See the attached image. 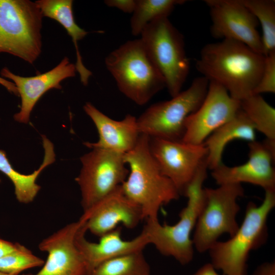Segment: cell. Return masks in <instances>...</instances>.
<instances>
[{
  "instance_id": "cell-13",
  "label": "cell",
  "mask_w": 275,
  "mask_h": 275,
  "mask_svg": "<svg viewBox=\"0 0 275 275\" xmlns=\"http://www.w3.org/2000/svg\"><path fill=\"white\" fill-rule=\"evenodd\" d=\"M240 109V101L232 98L219 84L209 81L200 107L184 122L182 141L200 145L216 129L232 119Z\"/></svg>"
},
{
  "instance_id": "cell-20",
  "label": "cell",
  "mask_w": 275,
  "mask_h": 275,
  "mask_svg": "<svg viewBox=\"0 0 275 275\" xmlns=\"http://www.w3.org/2000/svg\"><path fill=\"white\" fill-rule=\"evenodd\" d=\"M255 130L252 122L240 109L232 119L216 129L204 142L208 150L206 161L208 169L212 170L223 163V151L231 141L239 139L249 143L255 141Z\"/></svg>"
},
{
  "instance_id": "cell-35",
  "label": "cell",
  "mask_w": 275,
  "mask_h": 275,
  "mask_svg": "<svg viewBox=\"0 0 275 275\" xmlns=\"http://www.w3.org/2000/svg\"><path fill=\"white\" fill-rule=\"evenodd\" d=\"M0 182H1V180H0Z\"/></svg>"
},
{
  "instance_id": "cell-2",
  "label": "cell",
  "mask_w": 275,
  "mask_h": 275,
  "mask_svg": "<svg viewBox=\"0 0 275 275\" xmlns=\"http://www.w3.org/2000/svg\"><path fill=\"white\" fill-rule=\"evenodd\" d=\"M149 140L148 135L141 134L136 146L124 154L129 173L121 185L125 196L141 207L145 220L158 219L161 207L180 196L152 156Z\"/></svg>"
},
{
  "instance_id": "cell-21",
  "label": "cell",
  "mask_w": 275,
  "mask_h": 275,
  "mask_svg": "<svg viewBox=\"0 0 275 275\" xmlns=\"http://www.w3.org/2000/svg\"><path fill=\"white\" fill-rule=\"evenodd\" d=\"M40 8L43 16L54 19L60 23L72 38L76 50V71L79 74L80 81L84 86L88 84L92 72L84 66L78 49L77 42L88 33L75 22L72 0H38L35 2Z\"/></svg>"
},
{
  "instance_id": "cell-30",
  "label": "cell",
  "mask_w": 275,
  "mask_h": 275,
  "mask_svg": "<svg viewBox=\"0 0 275 275\" xmlns=\"http://www.w3.org/2000/svg\"><path fill=\"white\" fill-rule=\"evenodd\" d=\"M252 275H275V263L265 262L259 265Z\"/></svg>"
},
{
  "instance_id": "cell-25",
  "label": "cell",
  "mask_w": 275,
  "mask_h": 275,
  "mask_svg": "<svg viewBox=\"0 0 275 275\" xmlns=\"http://www.w3.org/2000/svg\"><path fill=\"white\" fill-rule=\"evenodd\" d=\"M150 266L143 251L131 253L106 260L88 275H150Z\"/></svg>"
},
{
  "instance_id": "cell-22",
  "label": "cell",
  "mask_w": 275,
  "mask_h": 275,
  "mask_svg": "<svg viewBox=\"0 0 275 275\" xmlns=\"http://www.w3.org/2000/svg\"><path fill=\"white\" fill-rule=\"evenodd\" d=\"M43 146L45 154L42 163L38 169L30 174L19 173L13 168L5 152L0 150V171L5 174L12 182L17 200L21 203L32 202L40 190L41 187L36 183V180L41 172L55 161V153L52 143L42 135Z\"/></svg>"
},
{
  "instance_id": "cell-1",
  "label": "cell",
  "mask_w": 275,
  "mask_h": 275,
  "mask_svg": "<svg viewBox=\"0 0 275 275\" xmlns=\"http://www.w3.org/2000/svg\"><path fill=\"white\" fill-rule=\"evenodd\" d=\"M264 56L245 44L230 39L205 45L196 68L209 81L223 87L240 101L253 94L264 67Z\"/></svg>"
},
{
  "instance_id": "cell-4",
  "label": "cell",
  "mask_w": 275,
  "mask_h": 275,
  "mask_svg": "<svg viewBox=\"0 0 275 275\" xmlns=\"http://www.w3.org/2000/svg\"><path fill=\"white\" fill-rule=\"evenodd\" d=\"M275 206V191H265L262 203H248L240 226L231 238L216 241L209 250L211 264L223 275H247L250 252L267 240V219Z\"/></svg>"
},
{
  "instance_id": "cell-27",
  "label": "cell",
  "mask_w": 275,
  "mask_h": 275,
  "mask_svg": "<svg viewBox=\"0 0 275 275\" xmlns=\"http://www.w3.org/2000/svg\"><path fill=\"white\" fill-rule=\"evenodd\" d=\"M45 261L18 243L16 248L0 258V271L17 275L25 270L43 266Z\"/></svg>"
},
{
  "instance_id": "cell-3",
  "label": "cell",
  "mask_w": 275,
  "mask_h": 275,
  "mask_svg": "<svg viewBox=\"0 0 275 275\" xmlns=\"http://www.w3.org/2000/svg\"><path fill=\"white\" fill-rule=\"evenodd\" d=\"M206 159L201 164L186 189V206L179 213V220L173 225L161 224L158 219H146L143 230L149 244H152L162 255L173 257L182 265L191 261L194 244L190 234L205 204L203 183L207 177Z\"/></svg>"
},
{
  "instance_id": "cell-10",
  "label": "cell",
  "mask_w": 275,
  "mask_h": 275,
  "mask_svg": "<svg viewBox=\"0 0 275 275\" xmlns=\"http://www.w3.org/2000/svg\"><path fill=\"white\" fill-rule=\"evenodd\" d=\"M92 149L80 157L82 168L75 178L81 191L84 212L120 186L129 173L124 154L100 148Z\"/></svg>"
},
{
  "instance_id": "cell-8",
  "label": "cell",
  "mask_w": 275,
  "mask_h": 275,
  "mask_svg": "<svg viewBox=\"0 0 275 275\" xmlns=\"http://www.w3.org/2000/svg\"><path fill=\"white\" fill-rule=\"evenodd\" d=\"M209 84L205 77H197L187 89L171 99L150 105L137 118L140 133L150 138L181 141L185 119L203 102Z\"/></svg>"
},
{
  "instance_id": "cell-6",
  "label": "cell",
  "mask_w": 275,
  "mask_h": 275,
  "mask_svg": "<svg viewBox=\"0 0 275 275\" xmlns=\"http://www.w3.org/2000/svg\"><path fill=\"white\" fill-rule=\"evenodd\" d=\"M42 18L36 2L0 0V52L33 64L41 52Z\"/></svg>"
},
{
  "instance_id": "cell-24",
  "label": "cell",
  "mask_w": 275,
  "mask_h": 275,
  "mask_svg": "<svg viewBox=\"0 0 275 275\" xmlns=\"http://www.w3.org/2000/svg\"><path fill=\"white\" fill-rule=\"evenodd\" d=\"M185 0H136L130 19L132 34L141 35L145 27L154 20L169 17L175 7L183 4Z\"/></svg>"
},
{
  "instance_id": "cell-14",
  "label": "cell",
  "mask_w": 275,
  "mask_h": 275,
  "mask_svg": "<svg viewBox=\"0 0 275 275\" xmlns=\"http://www.w3.org/2000/svg\"><path fill=\"white\" fill-rule=\"evenodd\" d=\"M248 159L243 164L229 167L223 163L212 170L211 176L218 185L249 183L275 191V141L265 139L248 143Z\"/></svg>"
},
{
  "instance_id": "cell-29",
  "label": "cell",
  "mask_w": 275,
  "mask_h": 275,
  "mask_svg": "<svg viewBox=\"0 0 275 275\" xmlns=\"http://www.w3.org/2000/svg\"><path fill=\"white\" fill-rule=\"evenodd\" d=\"M104 3L109 7H114L122 11L125 13H133L135 5L136 0H106Z\"/></svg>"
},
{
  "instance_id": "cell-9",
  "label": "cell",
  "mask_w": 275,
  "mask_h": 275,
  "mask_svg": "<svg viewBox=\"0 0 275 275\" xmlns=\"http://www.w3.org/2000/svg\"><path fill=\"white\" fill-rule=\"evenodd\" d=\"M205 204L198 217L192 239L199 253H204L223 234L233 236L239 228L236 216L240 210L237 199L244 195L241 184L204 188Z\"/></svg>"
},
{
  "instance_id": "cell-5",
  "label": "cell",
  "mask_w": 275,
  "mask_h": 275,
  "mask_svg": "<svg viewBox=\"0 0 275 275\" xmlns=\"http://www.w3.org/2000/svg\"><path fill=\"white\" fill-rule=\"evenodd\" d=\"M105 64L120 92L138 105H145L166 88L141 39L128 41L111 52Z\"/></svg>"
},
{
  "instance_id": "cell-31",
  "label": "cell",
  "mask_w": 275,
  "mask_h": 275,
  "mask_svg": "<svg viewBox=\"0 0 275 275\" xmlns=\"http://www.w3.org/2000/svg\"><path fill=\"white\" fill-rule=\"evenodd\" d=\"M17 244L0 238V258L15 250Z\"/></svg>"
},
{
  "instance_id": "cell-11",
  "label": "cell",
  "mask_w": 275,
  "mask_h": 275,
  "mask_svg": "<svg viewBox=\"0 0 275 275\" xmlns=\"http://www.w3.org/2000/svg\"><path fill=\"white\" fill-rule=\"evenodd\" d=\"M150 152L162 173L184 195L198 169L206 159L208 150L204 144L196 145L182 141L150 138Z\"/></svg>"
},
{
  "instance_id": "cell-23",
  "label": "cell",
  "mask_w": 275,
  "mask_h": 275,
  "mask_svg": "<svg viewBox=\"0 0 275 275\" xmlns=\"http://www.w3.org/2000/svg\"><path fill=\"white\" fill-rule=\"evenodd\" d=\"M240 103V109L255 130L262 133L266 139L275 141V108L259 94H252Z\"/></svg>"
},
{
  "instance_id": "cell-17",
  "label": "cell",
  "mask_w": 275,
  "mask_h": 275,
  "mask_svg": "<svg viewBox=\"0 0 275 275\" xmlns=\"http://www.w3.org/2000/svg\"><path fill=\"white\" fill-rule=\"evenodd\" d=\"M76 70L75 64L71 63L67 57L51 70L34 76L23 77L16 75L7 68H3L1 74L14 82L21 98L20 111L15 114V121L28 123L31 113L41 97L51 89H61V82L68 77H74Z\"/></svg>"
},
{
  "instance_id": "cell-19",
  "label": "cell",
  "mask_w": 275,
  "mask_h": 275,
  "mask_svg": "<svg viewBox=\"0 0 275 275\" xmlns=\"http://www.w3.org/2000/svg\"><path fill=\"white\" fill-rule=\"evenodd\" d=\"M84 109L94 122L99 134L97 142H85L86 146L125 154L136 146L141 133L135 117L128 114L121 120H115L90 102L85 104Z\"/></svg>"
},
{
  "instance_id": "cell-16",
  "label": "cell",
  "mask_w": 275,
  "mask_h": 275,
  "mask_svg": "<svg viewBox=\"0 0 275 275\" xmlns=\"http://www.w3.org/2000/svg\"><path fill=\"white\" fill-rule=\"evenodd\" d=\"M85 222L87 231L100 237L122 224L133 229L144 219L141 207L124 194L121 185L79 218Z\"/></svg>"
},
{
  "instance_id": "cell-12",
  "label": "cell",
  "mask_w": 275,
  "mask_h": 275,
  "mask_svg": "<svg viewBox=\"0 0 275 275\" xmlns=\"http://www.w3.org/2000/svg\"><path fill=\"white\" fill-rule=\"evenodd\" d=\"M211 20L210 32L213 37L242 43L263 54L259 23L241 0H205Z\"/></svg>"
},
{
  "instance_id": "cell-15",
  "label": "cell",
  "mask_w": 275,
  "mask_h": 275,
  "mask_svg": "<svg viewBox=\"0 0 275 275\" xmlns=\"http://www.w3.org/2000/svg\"><path fill=\"white\" fill-rule=\"evenodd\" d=\"M80 224L78 219L43 239L38 247L48 256L42 268L36 274L23 275H87L86 261L75 243Z\"/></svg>"
},
{
  "instance_id": "cell-26",
  "label": "cell",
  "mask_w": 275,
  "mask_h": 275,
  "mask_svg": "<svg viewBox=\"0 0 275 275\" xmlns=\"http://www.w3.org/2000/svg\"><path fill=\"white\" fill-rule=\"evenodd\" d=\"M261 26L263 55L275 52V1L241 0Z\"/></svg>"
},
{
  "instance_id": "cell-18",
  "label": "cell",
  "mask_w": 275,
  "mask_h": 275,
  "mask_svg": "<svg viewBox=\"0 0 275 275\" xmlns=\"http://www.w3.org/2000/svg\"><path fill=\"white\" fill-rule=\"evenodd\" d=\"M81 224L75 236V243L86 261L87 275L102 262L125 254L143 251L149 244L146 233L142 231L131 240H124L121 236V229L114 230L100 237L98 242L88 240L85 221L79 219Z\"/></svg>"
},
{
  "instance_id": "cell-28",
  "label": "cell",
  "mask_w": 275,
  "mask_h": 275,
  "mask_svg": "<svg viewBox=\"0 0 275 275\" xmlns=\"http://www.w3.org/2000/svg\"><path fill=\"white\" fill-rule=\"evenodd\" d=\"M264 64L260 80L253 94L275 93V52L264 56Z\"/></svg>"
},
{
  "instance_id": "cell-33",
  "label": "cell",
  "mask_w": 275,
  "mask_h": 275,
  "mask_svg": "<svg viewBox=\"0 0 275 275\" xmlns=\"http://www.w3.org/2000/svg\"><path fill=\"white\" fill-rule=\"evenodd\" d=\"M0 84L5 87L9 92L18 95L17 89L13 82L0 76Z\"/></svg>"
},
{
  "instance_id": "cell-7",
  "label": "cell",
  "mask_w": 275,
  "mask_h": 275,
  "mask_svg": "<svg viewBox=\"0 0 275 275\" xmlns=\"http://www.w3.org/2000/svg\"><path fill=\"white\" fill-rule=\"evenodd\" d=\"M141 35L147 52L164 79L169 93L172 97L177 95L189 71L182 34L168 17H162L148 24Z\"/></svg>"
},
{
  "instance_id": "cell-34",
  "label": "cell",
  "mask_w": 275,
  "mask_h": 275,
  "mask_svg": "<svg viewBox=\"0 0 275 275\" xmlns=\"http://www.w3.org/2000/svg\"><path fill=\"white\" fill-rule=\"evenodd\" d=\"M0 275H12V274L6 273H4V272L0 271Z\"/></svg>"
},
{
  "instance_id": "cell-32",
  "label": "cell",
  "mask_w": 275,
  "mask_h": 275,
  "mask_svg": "<svg viewBox=\"0 0 275 275\" xmlns=\"http://www.w3.org/2000/svg\"><path fill=\"white\" fill-rule=\"evenodd\" d=\"M211 263L204 264L193 275H219Z\"/></svg>"
}]
</instances>
